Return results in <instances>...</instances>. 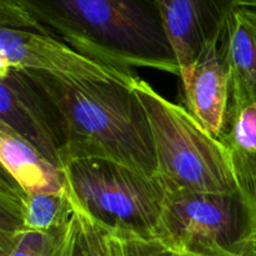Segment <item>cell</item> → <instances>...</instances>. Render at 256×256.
<instances>
[{"label":"cell","instance_id":"6","mask_svg":"<svg viewBox=\"0 0 256 256\" xmlns=\"http://www.w3.org/2000/svg\"><path fill=\"white\" fill-rule=\"evenodd\" d=\"M32 70L72 84L116 82L132 86V69L89 58L58 38L29 29L0 28V72Z\"/></svg>","mask_w":256,"mask_h":256},{"label":"cell","instance_id":"9","mask_svg":"<svg viewBox=\"0 0 256 256\" xmlns=\"http://www.w3.org/2000/svg\"><path fill=\"white\" fill-rule=\"evenodd\" d=\"M186 109L212 135L220 139L229 118L230 78L219 44L208 48L180 75Z\"/></svg>","mask_w":256,"mask_h":256},{"label":"cell","instance_id":"7","mask_svg":"<svg viewBox=\"0 0 256 256\" xmlns=\"http://www.w3.org/2000/svg\"><path fill=\"white\" fill-rule=\"evenodd\" d=\"M0 128L22 136L62 169L65 138L59 112L24 70L0 72Z\"/></svg>","mask_w":256,"mask_h":256},{"label":"cell","instance_id":"3","mask_svg":"<svg viewBox=\"0 0 256 256\" xmlns=\"http://www.w3.org/2000/svg\"><path fill=\"white\" fill-rule=\"evenodd\" d=\"M149 120L158 178L168 192L240 190L226 146L184 106L170 102L142 78L132 84Z\"/></svg>","mask_w":256,"mask_h":256},{"label":"cell","instance_id":"15","mask_svg":"<svg viewBox=\"0 0 256 256\" xmlns=\"http://www.w3.org/2000/svg\"><path fill=\"white\" fill-rule=\"evenodd\" d=\"M106 235L109 256H182L156 239L132 234Z\"/></svg>","mask_w":256,"mask_h":256},{"label":"cell","instance_id":"16","mask_svg":"<svg viewBox=\"0 0 256 256\" xmlns=\"http://www.w3.org/2000/svg\"><path fill=\"white\" fill-rule=\"evenodd\" d=\"M75 214L78 218L79 230L74 256H109L106 232L92 222L80 210L75 209Z\"/></svg>","mask_w":256,"mask_h":256},{"label":"cell","instance_id":"12","mask_svg":"<svg viewBox=\"0 0 256 256\" xmlns=\"http://www.w3.org/2000/svg\"><path fill=\"white\" fill-rule=\"evenodd\" d=\"M0 162L20 186L29 192H62L68 190L62 168L52 164L29 142L0 128Z\"/></svg>","mask_w":256,"mask_h":256},{"label":"cell","instance_id":"1","mask_svg":"<svg viewBox=\"0 0 256 256\" xmlns=\"http://www.w3.org/2000/svg\"><path fill=\"white\" fill-rule=\"evenodd\" d=\"M52 36L118 66L180 76V66L152 0H20Z\"/></svg>","mask_w":256,"mask_h":256},{"label":"cell","instance_id":"17","mask_svg":"<svg viewBox=\"0 0 256 256\" xmlns=\"http://www.w3.org/2000/svg\"><path fill=\"white\" fill-rule=\"evenodd\" d=\"M238 8H249L256 10V0H236Z\"/></svg>","mask_w":256,"mask_h":256},{"label":"cell","instance_id":"5","mask_svg":"<svg viewBox=\"0 0 256 256\" xmlns=\"http://www.w3.org/2000/svg\"><path fill=\"white\" fill-rule=\"evenodd\" d=\"M155 239L182 256H255L256 198L168 192Z\"/></svg>","mask_w":256,"mask_h":256},{"label":"cell","instance_id":"10","mask_svg":"<svg viewBox=\"0 0 256 256\" xmlns=\"http://www.w3.org/2000/svg\"><path fill=\"white\" fill-rule=\"evenodd\" d=\"M75 216L69 189L62 192H29L6 172L0 179V232H50Z\"/></svg>","mask_w":256,"mask_h":256},{"label":"cell","instance_id":"8","mask_svg":"<svg viewBox=\"0 0 256 256\" xmlns=\"http://www.w3.org/2000/svg\"><path fill=\"white\" fill-rule=\"evenodd\" d=\"M180 66L186 72L209 46L219 44L236 0H152Z\"/></svg>","mask_w":256,"mask_h":256},{"label":"cell","instance_id":"18","mask_svg":"<svg viewBox=\"0 0 256 256\" xmlns=\"http://www.w3.org/2000/svg\"><path fill=\"white\" fill-rule=\"evenodd\" d=\"M255 256H256V254H255Z\"/></svg>","mask_w":256,"mask_h":256},{"label":"cell","instance_id":"11","mask_svg":"<svg viewBox=\"0 0 256 256\" xmlns=\"http://www.w3.org/2000/svg\"><path fill=\"white\" fill-rule=\"evenodd\" d=\"M230 78V108L256 102V10L236 8L219 42Z\"/></svg>","mask_w":256,"mask_h":256},{"label":"cell","instance_id":"4","mask_svg":"<svg viewBox=\"0 0 256 256\" xmlns=\"http://www.w3.org/2000/svg\"><path fill=\"white\" fill-rule=\"evenodd\" d=\"M75 209L110 234L155 239L168 190L158 176L98 158L65 162Z\"/></svg>","mask_w":256,"mask_h":256},{"label":"cell","instance_id":"2","mask_svg":"<svg viewBox=\"0 0 256 256\" xmlns=\"http://www.w3.org/2000/svg\"><path fill=\"white\" fill-rule=\"evenodd\" d=\"M58 109L64 130L62 165L98 158L158 176L146 112L132 86L116 82L72 84L24 70Z\"/></svg>","mask_w":256,"mask_h":256},{"label":"cell","instance_id":"14","mask_svg":"<svg viewBox=\"0 0 256 256\" xmlns=\"http://www.w3.org/2000/svg\"><path fill=\"white\" fill-rule=\"evenodd\" d=\"M78 218L50 232H0V256H74Z\"/></svg>","mask_w":256,"mask_h":256},{"label":"cell","instance_id":"13","mask_svg":"<svg viewBox=\"0 0 256 256\" xmlns=\"http://www.w3.org/2000/svg\"><path fill=\"white\" fill-rule=\"evenodd\" d=\"M220 140L232 158L240 189L256 198V102L230 108Z\"/></svg>","mask_w":256,"mask_h":256}]
</instances>
